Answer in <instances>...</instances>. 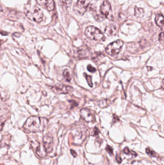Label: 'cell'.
<instances>
[{"mask_svg":"<svg viewBox=\"0 0 164 165\" xmlns=\"http://www.w3.org/2000/svg\"><path fill=\"white\" fill-rule=\"evenodd\" d=\"M87 69L90 72H94L96 71V69L95 68H94V67L92 66L91 65H89L87 66Z\"/></svg>","mask_w":164,"mask_h":165,"instance_id":"44dd1931","label":"cell"},{"mask_svg":"<svg viewBox=\"0 0 164 165\" xmlns=\"http://www.w3.org/2000/svg\"><path fill=\"white\" fill-rule=\"evenodd\" d=\"M94 135L96 136V135H98L99 134L100 131H99V130L97 127H95V128H94Z\"/></svg>","mask_w":164,"mask_h":165,"instance_id":"603a6c76","label":"cell"},{"mask_svg":"<svg viewBox=\"0 0 164 165\" xmlns=\"http://www.w3.org/2000/svg\"><path fill=\"white\" fill-rule=\"evenodd\" d=\"M146 152L148 154V155H149L152 157L156 156V154L154 151L151 150L149 148H147L146 149Z\"/></svg>","mask_w":164,"mask_h":165,"instance_id":"d6986e66","label":"cell"},{"mask_svg":"<svg viewBox=\"0 0 164 165\" xmlns=\"http://www.w3.org/2000/svg\"><path fill=\"white\" fill-rule=\"evenodd\" d=\"M163 32H162L160 34L159 36V40L160 42H163V39H164V36H163Z\"/></svg>","mask_w":164,"mask_h":165,"instance_id":"d4e9b609","label":"cell"},{"mask_svg":"<svg viewBox=\"0 0 164 165\" xmlns=\"http://www.w3.org/2000/svg\"><path fill=\"white\" fill-rule=\"evenodd\" d=\"M89 10L90 12V13H92L93 15L94 19L96 20L101 21V20L103 19V18H102L100 17V16H99V15H98L97 14V11H96V8L94 6V4H92V5H90V6L89 7Z\"/></svg>","mask_w":164,"mask_h":165,"instance_id":"4fadbf2b","label":"cell"},{"mask_svg":"<svg viewBox=\"0 0 164 165\" xmlns=\"http://www.w3.org/2000/svg\"><path fill=\"white\" fill-rule=\"evenodd\" d=\"M80 115L82 118L87 122H94L95 121L94 115L87 108L82 109L80 112Z\"/></svg>","mask_w":164,"mask_h":165,"instance_id":"ba28073f","label":"cell"},{"mask_svg":"<svg viewBox=\"0 0 164 165\" xmlns=\"http://www.w3.org/2000/svg\"><path fill=\"white\" fill-rule=\"evenodd\" d=\"M63 75L64 77H65V78L66 79V80L68 81V82H70L71 80V77L70 76V74L69 72V71L68 70H65L64 72H63Z\"/></svg>","mask_w":164,"mask_h":165,"instance_id":"e0dca14e","label":"cell"},{"mask_svg":"<svg viewBox=\"0 0 164 165\" xmlns=\"http://www.w3.org/2000/svg\"><path fill=\"white\" fill-rule=\"evenodd\" d=\"M70 152L71 153V154L72 155L74 156V157H76L77 156V153L75 151H74L73 150H70Z\"/></svg>","mask_w":164,"mask_h":165,"instance_id":"484cf974","label":"cell"},{"mask_svg":"<svg viewBox=\"0 0 164 165\" xmlns=\"http://www.w3.org/2000/svg\"><path fill=\"white\" fill-rule=\"evenodd\" d=\"M116 159L117 163H119V164H120L122 162V160L121 157L119 155H116Z\"/></svg>","mask_w":164,"mask_h":165,"instance_id":"7402d4cb","label":"cell"},{"mask_svg":"<svg viewBox=\"0 0 164 165\" xmlns=\"http://www.w3.org/2000/svg\"><path fill=\"white\" fill-rule=\"evenodd\" d=\"M106 151L110 154V155H113V148L110 146L109 145H107L106 148H105Z\"/></svg>","mask_w":164,"mask_h":165,"instance_id":"ffe728a7","label":"cell"},{"mask_svg":"<svg viewBox=\"0 0 164 165\" xmlns=\"http://www.w3.org/2000/svg\"><path fill=\"white\" fill-rule=\"evenodd\" d=\"M2 11H3V8H2V7H1V6L0 4V12H2Z\"/></svg>","mask_w":164,"mask_h":165,"instance_id":"83f0119b","label":"cell"},{"mask_svg":"<svg viewBox=\"0 0 164 165\" xmlns=\"http://www.w3.org/2000/svg\"><path fill=\"white\" fill-rule=\"evenodd\" d=\"M52 89L56 93L67 94L73 92V88L66 85H58L52 87Z\"/></svg>","mask_w":164,"mask_h":165,"instance_id":"52a82bcc","label":"cell"},{"mask_svg":"<svg viewBox=\"0 0 164 165\" xmlns=\"http://www.w3.org/2000/svg\"><path fill=\"white\" fill-rule=\"evenodd\" d=\"M144 11L142 8L136 7L135 8V16L137 18H141L144 16Z\"/></svg>","mask_w":164,"mask_h":165,"instance_id":"2e32d148","label":"cell"},{"mask_svg":"<svg viewBox=\"0 0 164 165\" xmlns=\"http://www.w3.org/2000/svg\"><path fill=\"white\" fill-rule=\"evenodd\" d=\"M123 152L125 154H127V155H129V153H130V151L128 147H126L124 148V150H123Z\"/></svg>","mask_w":164,"mask_h":165,"instance_id":"cb8c5ba5","label":"cell"},{"mask_svg":"<svg viewBox=\"0 0 164 165\" xmlns=\"http://www.w3.org/2000/svg\"><path fill=\"white\" fill-rule=\"evenodd\" d=\"M24 12L26 16L32 21L40 22L43 20V13L37 6L27 4L24 7Z\"/></svg>","mask_w":164,"mask_h":165,"instance_id":"7a4b0ae2","label":"cell"},{"mask_svg":"<svg viewBox=\"0 0 164 165\" xmlns=\"http://www.w3.org/2000/svg\"><path fill=\"white\" fill-rule=\"evenodd\" d=\"M130 153H131V155H133L134 156H136L137 155V154L136 153V152H135L134 151H130Z\"/></svg>","mask_w":164,"mask_h":165,"instance_id":"4316f807","label":"cell"},{"mask_svg":"<svg viewBox=\"0 0 164 165\" xmlns=\"http://www.w3.org/2000/svg\"><path fill=\"white\" fill-rule=\"evenodd\" d=\"M52 138L50 134H46L43 138V145L47 152H51L52 150Z\"/></svg>","mask_w":164,"mask_h":165,"instance_id":"30bf717a","label":"cell"},{"mask_svg":"<svg viewBox=\"0 0 164 165\" xmlns=\"http://www.w3.org/2000/svg\"><path fill=\"white\" fill-rule=\"evenodd\" d=\"M101 12L104 16L109 20H113V12L110 3L107 0H104L101 6Z\"/></svg>","mask_w":164,"mask_h":165,"instance_id":"8992f818","label":"cell"},{"mask_svg":"<svg viewBox=\"0 0 164 165\" xmlns=\"http://www.w3.org/2000/svg\"><path fill=\"white\" fill-rule=\"evenodd\" d=\"M37 2L48 11H52L54 7L53 0H36Z\"/></svg>","mask_w":164,"mask_h":165,"instance_id":"8fae6325","label":"cell"},{"mask_svg":"<svg viewBox=\"0 0 164 165\" xmlns=\"http://www.w3.org/2000/svg\"><path fill=\"white\" fill-rule=\"evenodd\" d=\"M32 145L36 146L35 147V149L36 151V153L41 158L45 157L47 155V151L44 147V145L41 143H40L38 142H36L35 143Z\"/></svg>","mask_w":164,"mask_h":165,"instance_id":"9c48e42d","label":"cell"},{"mask_svg":"<svg viewBox=\"0 0 164 165\" xmlns=\"http://www.w3.org/2000/svg\"><path fill=\"white\" fill-rule=\"evenodd\" d=\"M59 4L64 8L67 9L71 5L72 0H58Z\"/></svg>","mask_w":164,"mask_h":165,"instance_id":"9a60e30c","label":"cell"},{"mask_svg":"<svg viewBox=\"0 0 164 165\" xmlns=\"http://www.w3.org/2000/svg\"><path fill=\"white\" fill-rule=\"evenodd\" d=\"M155 22L156 25L160 27L163 28L164 25V17L162 14H158L156 16L155 19Z\"/></svg>","mask_w":164,"mask_h":165,"instance_id":"5bb4252c","label":"cell"},{"mask_svg":"<svg viewBox=\"0 0 164 165\" xmlns=\"http://www.w3.org/2000/svg\"><path fill=\"white\" fill-rule=\"evenodd\" d=\"M124 42L121 40H117L110 44L105 49L106 53L110 56L118 54L122 50Z\"/></svg>","mask_w":164,"mask_h":165,"instance_id":"277c9868","label":"cell"},{"mask_svg":"<svg viewBox=\"0 0 164 165\" xmlns=\"http://www.w3.org/2000/svg\"><path fill=\"white\" fill-rule=\"evenodd\" d=\"M91 0H78L74 7V11L77 14L82 16L86 12Z\"/></svg>","mask_w":164,"mask_h":165,"instance_id":"5b68a950","label":"cell"},{"mask_svg":"<svg viewBox=\"0 0 164 165\" xmlns=\"http://www.w3.org/2000/svg\"><path fill=\"white\" fill-rule=\"evenodd\" d=\"M117 27L113 25H110L105 29V32L109 36H115L117 34Z\"/></svg>","mask_w":164,"mask_h":165,"instance_id":"7c38bea8","label":"cell"},{"mask_svg":"<svg viewBox=\"0 0 164 165\" xmlns=\"http://www.w3.org/2000/svg\"><path fill=\"white\" fill-rule=\"evenodd\" d=\"M47 124L46 119L34 116L27 119L24 125L23 128L27 132H37L43 131Z\"/></svg>","mask_w":164,"mask_h":165,"instance_id":"6da1fadb","label":"cell"},{"mask_svg":"<svg viewBox=\"0 0 164 165\" xmlns=\"http://www.w3.org/2000/svg\"><path fill=\"white\" fill-rule=\"evenodd\" d=\"M85 34L86 36L96 41H103L105 40V37L102 32L94 26H89L86 29Z\"/></svg>","mask_w":164,"mask_h":165,"instance_id":"3957f363","label":"cell"},{"mask_svg":"<svg viewBox=\"0 0 164 165\" xmlns=\"http://www.w3.org/2000/svg\"><path fill=\"white\" fill-rule=\"evenodd\" d=\"M85 77L86 79V80L87 81V83L89 85V86L90 87H93V83H92V77L90 75H87L86 73H85Z\"/></svg>","mask_w":164,"mask_h":165,"instance_id":"ac0fdd59","label":"cell"}]
</instances>
